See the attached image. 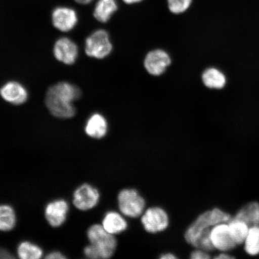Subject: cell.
I'll list each match as a JSON object with an SVG mask.
<instances>
[{
  "label": "cell",
  "instance_id": "obj_1",
  "mask_svg": "<svg viewBox=\"0 0 259 259\" xmlns=\"http://www.w3.org/2000/svg\"><path fill=\"white\" fill-rule=\"evenodd\" d=\"M81 96L79 88L67 82H60L48 91L46 104L54 116L60 118H70L76 113L73 103Z\"/></svg>",
  "mask_w": 259,
  "mask_h": 259
},
{
  "label": "cell",
  "instance_id": "obj_2",
  "mask_svg": "<svg viewBox=\"0 0 259 259\" xmlns=\"http://www.w3.org/2000/svg\"><path fill=\"white\" fill-rule=\"evenodd\" d=\"M232 217L219 208L207 210L200 214L187 229L184 237L186 241L195 247L200 236L206 230L222 223H228Z\"/></svg>",
  "mask_w": 259,
  "mask_h": 259
},
{
  "label": "cell",
  "instance_id": "obj_3",
  "mask_svg": "<svg viewBox=\"0 0 259 259\" xmlns=\"http://www.w3.org/2000/svg\"><path fill=\"white\" fill-rule=\"evenodd\" d=\"M87 237L98 251L100 258L108 259L114 254L117 241L114 235L109 234L102 225L91 226L87 231Z\"/></svg>",
  "mask_w": 259,
  "mask_h": 259
},
{
  "label": "cell",
  "instance_id": "obj_4",
  "mask_svg": "<svg viewBox=\"0 0 259 259\" xmlns=\"http://www.w3.org/2000/svg\"><path fill=\"white\" fill-rule=\"evenodd\" d=\"M118 203L122 214L131 218L141 216L145 206L143 197L134 189L122 190L118 195Z\"/></svg>",
  "mask_w": 259,
  "mask_h": 259
},
{
  "label": "cell",
  "instance_id": "obj_5",
  "mask_svg": "<svg viewBox=\"0 0 259 259\" xmlns=\"http://www.w3.org/2000/svg\"><path fill=\"white\" fill-rule=\"evenodd\" d=\"M112 50V45L105 30H97L87 38L85 53L89 57L102 59L108 56Z\"/></svg>",
  "mask_w": 259,
  "mask_h": 259
},
{
  "label": "cell",
  "instance_id": "obj_6",
  "mask_svg": "<svg viewBox=\"0 0 259 259\" xmlns=\"http://www.w3.org/2000/svg\"><path fill=\"white\" fill-rule=\"evenodd\" d=\"M141 222L146 231L151 234H156L167 228L169 220L163 209L160 207H152L142 215Z\"/></svg>",
  "mask_w": 259,
  "mask_h": 259
},
{
  "label": "cell",
  "instance_id": "obj_7",
  "mask_svg": "<svg viewBox=\"0 0 259 259\" xmlns=\"http://www.w3.org/2000/svg\"><path fill=\"white\" fill-rule=\"evenodd\" d=\"M100 196L96 188L89 184H83L77 187L73 193V205L80 210H90L98 204Z\"/></svg>",
  "mask_w": 259,
  "mask_h": 259
},
{
  "label": "cell",
  "instance_id": "obj_8",
  "mask_svg": "<svg viewBox=\"0 0 259 259\" xmlns=\"http://www.w3.org/2000/svg\"><path fill=\"white\" fill-rule=\"evenodd\" d=\"M210 237L213 248L220 252H228L237 247L232 238L228 222L213 226L210 229Z\"/></svg>",
  "mask_w": 259,
  "mask_h": 259
},
{
  "label": "cell",
  "instance_id": "obj_9",
  "mask_svg": "<svg viewBox=\"0 0 259 259\" xmlns=\"http://www.w3.org/2000/svg\"><path fill=\"white\" fill-rule=\"evenodd\" d=\"M69 210V205L66 200H55L45 207V218L53 228H59L66 222Z\"/></svg>",
  "mask_w": 259,
  "mask_h": 259
},
{
  "label": "cell",
  "instance_id": "obj_10",
  "mask_svg": "<svg viewBox=\"0 0 259 259\" xmlns=\"http://www.w3.org/2000/svg\"><path fill=\"white\" fill-rule=\"evenodd\" d=\"M171 63L166 52L156 50L150 52L146 56L144 66L147 72L153 76H160L166 71Z\"/></svg>",
  "mask_w": 259,
  "mask_h": 259
},
{
  "label": "cell",
  "instance_id": "obj_11",
  "mask_svg": "<svg viewBox=\"0 0 259 259\" xmlns=\"http://www.w3.org/2000/svg\"><path fill=\"white\" fill-rule=\"evenodd\" d=\"M54 56L58 61L66 64H72L76 60L78 49L69 38L63 37L55 44Z\"/></svg>",
  "mask_w": 259,
  "mask_h": 259
},
{
  "label": "cell",
  "instance_id": "obj_12",
  "mask_svg": "<svg viewBox=\"0 0 259 259\" xmlns=\"http://www.w3.org/2000/svg\"><path fill=\"white\" fill-rule=\"evenodd\" d=\"M77 17L74 10L67 8H58L53 14L54 27L61 31L72 30L77 24Z\"/></svg>",
  "mask_w": 259,
  "mask_h": 259
},
{
  "label": "cell",
  "instance_id": "obj_13",
  "mask_svg": "<svg viewBox=\"0 0 259 259\" xmlns=\"http://www.w3.org/2000/svg\"><path fill=\"white\" fill-rule=\"evenodd\" d=\"M0 95L6 101L19 105L26 102L28 98L27 90L20 83L9 82L0 90Z\"/></svg>",
  "mask_w": 259,
  "mask_h": 259
},
{
  "label": "cell",
  "instance_id": "obj_14",
  "mask_svg": "<svg viewBox=\"0 0 259 259\" xmlns=\"http://www.w3.org/2000/svg\"><path fill=\"white\" fill-rule=\"evenodd\" d=\"M86 134L94 139L105 137L108 132L106 119L99 113L93 115L87 121L85 127Z\"/></svg>",
  "mask_w": 259,
  "mask_h": 259
},
{
  "label": "cell",
  "instance_id": "obj_15",
  "mask_svg": "<svg viewBox=\"0 0 259 259\" xmlns=\"http://www.w3.org/2000/svg\"><path fill=\"white\" fill-rule=\"evenodd\" d=\"M102 225L107 232L114 235L124 232L128 227L125 219L120 213L115 211L106 213Z\"/></svg>",
  "mask_w": 259,
  "mask_h": 259
},
{
  "label": "cell",
  "instance_id": "obj_16",
  "mask_svg": "<svg viewBox=\"0 0 259 259\" xmlns=\"http://www.w3.org/2000/svg\"><path fill=\"white\" fill-rule=\"evenodd\" d=\"M202 78L204 85L210 89H223L227 83L225 74L214 67L208 68L204 71Z\"/></svg>",
  "mask_w": 259,
  "mask_h": 259
},
{
  "label": "cell",
  "instance_id": "obj_17",
  "mask_svg": "<svg viewBox=\"0 0 259 259\" xmlns=\"http://www.w3.org/2000/svg\"><path fill=\"white\" fill-rule=\"evenodd\" d=\"M233 218L241 220L250 226L259 227V203H248L239 209Z\"/></svg>",
  "mask_w": 259,
  "mask_h": 259
},
{
  "label": "cell",
  "instance_id": "obj_18",
  "mask_svg": "<svg viewBox=\"0 0 259 259\" xmlns=\"http://www.w3.org/2000/svg\"><path fill=\"white\" fill-rule=\"evenodd\" d=\"M117 9L115 0H99L97 3L94 16L97 21L106 23Z\"/></svg>",
  "mask_w": 259,
  "mask_h": 259
},
{
  "label": "cell",
  "instance_id": "obj_19",
  "mask_svg": "<svg viewBox=\"0 0 259 259\" xmlns=\"http://www.w3.org/2000/svg\"><path fill=\"white\" fill-rule=\"evenodd\" d=\"M233 239L237 246L244 244L248 234L250 226L238 219L232 218L228 222Z\"/></svg>",
  "mask_w": 259,
  "mask_h": 259
},
{
  "label": "cell",
  "instance_id": "obj_20",
  "mask_svg": "<svg viewBox=\"0 0 259 259\" xmlns=\"http://www.w3.org/2000/svg\"><path fill=\"white\" fill-rule=\"evenodd\" d=\"M16 215L14 208L6 204L0 205V231L9 232L16 225Z\"/></svg>",
  "mask_w": 259,
  "mask_h": 259
},
{
  "label": "cell",
  "instance_id": "obj_21",
  "mask_svg": "<svg viewBox=\"0 0 259 259\" xmlns=\"http://www.w3.org/2000/svg\"><path fill=\"white\" fill-rule=\"evenodd\" d=\"M17 254L21 259H38L43 256L44 251L37 244L25 241L18 245Z\"/></svg>",
  "mask_w": 259,
  "mask_h": 259
},
{
  "label": "cell",
  "instance_id": "obj_22",
  "mask_svg": "<svg viewBox=\"0 0 259 259\" xmlns=\"http://www.w3.org/2000/svg\"><path fill=\"white\" fill-rule=\"evenodd\" d=\"M243 245L247 254L251 256H255L259 254V227H250L247 238Z\"/></svg>",
  "mask_w": 259,
  "mask_h": 259
},
{
  "label": "cell",
  "instance_id": "obj_23",
  "mask_svg": "<svg viewBox=\"0 0 259 259\" xmlns=\"http://www.w3.org/2000/svg\"><path fill=\"white\" fill-rule=\"evenodd\" d=\"M192 0H168L170 11L175 14H182L192 4Z\"/></svg>",
  "mask_w": 259,
  "mask_h": 259
},
{
  "label": "cell",
  "instance_id": "obj_24",
  "mask_svg": "<svg viewBox=\"0 0 259 259\" xmlns=\"http://www.w3.org/2000/svg\"><path fill=\"white\" fill-rule=\"evenodd\" d=\"M84 254L87 258L91 259L100 258L98 251L95 248V246L92 244L87 245L83 250Z\"/></svg>",
  "mask_w": 259,
  "mask_h": 259
},
{
  "label": "cell",
  "instance_id": "obj_25",
  "mask_svg": "<svg viewBox=\"0 0 259 259\" xmlns=\"http://www.w3.org/2000/svg\"><path fill=\"white\" fill-rule=\"evenodd\" d=\"M190 258L192 259H208L210 258V255L208 252L200 250L193 251L190 254Z\"/></svg>",
  "mask_w": 259,
  "mask_h": 259
},
{
  "label": "cell",
  "instance_id": "obj_26",
  "mask_svg": "<svg viewBox=\"0 0 259 259\" xmlns=\"http://www.w3.org/2000/svg\"><path fill=\"white\" fill-rule=\"evenodd\" d=\"M45 258L48 259H65L67 257L65 256V255L60 251H53L48 254Z\"/></svg>",
  "mask_w": 259,
  "mask_h": 259
},
{
  "label": "cell",
  "instance_id": "obj_27",
  "mask_svg": "<svg viewBox=\"0 0 259 259\" xmlns=\"http://www.w3.org/2000/svg\"><path fill=\"white\" fill-rule=\"evenodd\" d=\"M0 258H14V256L11 253V252L5 250V249L0 248Z\"/></svg>",
  "mask_w": 259,
  "mask_h": 259
},
{
  "label": "cell",
  "instance_id": "obj_28",
  "mask_svg": "<svg viewBox=\"0 0 259 259\" xmlns=\"http://www.w3.org/2000/svg\"><path fill=\"white\" fill-rule=\"evenodd\" d=\"M234 258V256H232V255H230L228 252H221L219 255H216L215 257V258L217 259H230Z\"/></svg>",
  "mask_w": 259,
  "mask_h": 259
},
{
  "label": "cell",
  "instance_id": "obj_29",
  "mask_svg": "<svg viewBox=\"0 0 259 259\" xmlns=\"http://www.w3.org/2000/svg\"><path fill=\"white\" fill-rule=\"evenodd\" d=\"M160 258L161 259H176L177 258V257L173 254L167 252V253L161 254Z\"/></svg>",
  "mask_w": 259,
  "mask_h": 259
},
{
  "label": "cell",
  "instance_id": "obj_30",
  "mask_svg": "<svg viewBox=\"0 0 259 259\" xmlns=\"http://www.w3.org/2000/svg\"><path fill=\"white\" fill-rule=\"evenodd\" d=\"M93 0H75V2L80 5H87L89 4Z\"/></svg>",
  "mask_w": 259,
  "mask_h": 259
},
{
  "label": "cell",
  "instance_id": "obj_31",
  "mask_svg": "<svg viewBox=\"0 0 259 259\" xmlns=\"http://www.w3.org/2000/svg\"><path fill=\"white\" fill-rule=\"evenodd\" d=\"M124 2L127 3V4L131 5L134 3H137L142 1V0H123Z\"/></svg>",
  "mask_w": 259,
  "mask_h": 259
},
{
  "label": "cell",
  "instance_id": "obj_32",
  "mask_svg": "<svg viewBox=\"0 0 259 259\" xmlns=\"http://www.w3.org/2000/svg\"><path fill=\"white\" fill-rule=\"evenodd\" d=\"M259 203V202H258Z\"/></svg>",
  "mask_w": 259,
  "mask_h": 259
}]
</instances>
